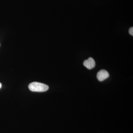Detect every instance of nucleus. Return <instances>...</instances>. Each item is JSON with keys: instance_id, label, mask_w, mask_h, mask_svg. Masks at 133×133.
I'll return each mask as SVG.
<instances>
[{"instance_id": "nucleus-1", "label": "nucleus", "mask_w": 133, "mask_h": 133, "mask_svg": "<svg viewBox=\"0 0 133 133\" xmlns=\"http://www.w3.org/2000/svg\"><path fill=\"white\" fill-rule=\"evenodd\" d=\"M28 87L30 91L37 92H43L48 91L49 89V86L47 85L36 82L30 83Z\"/></svg>"}, {"instance_id": "nucleus-2", "label": "nucleus", "mask_w": 133, "mask_h": 133, "mask_svg": "<svg viewBox=\"0 0 133 133\" xmlns=\"http://www.w3.org/2000/svg\"><path fill=\"white\" fill-rule=\"evenodd\" d=\"M97 77L99 81H102L109 77V74L105 70H101L98 72Z\"/></svg>"}, {"instance_id": "nucleus-3", "label": "nucleus", "mask_w": 133, "mask_h": 133, "mask_svg": "<svg viewBox=\"0 0 133 133\" xmlns=\"http://www.w3.org/2000/svg\"><path fill=\"white\" fill-rule=\"evenodd\" d=\"M84 66L87 69L91 70L94 68L95 66V62L94 59L92 57H90L86 59L83 63Z\"/></svg>"}, {"instance_id": "nucleus-4", "label": "nucleus", "mask_w": 133, "mask_h": 133, "mask_svg": "<svg viewBox=\"0 0 133 133\" xmlns=\"http://www.w3.org/2000/svg\"><path fill=\"white\" fill-rule=\"evenodd\" d=\"M129 32L131 35L133 36V27H131L129 29Z\"/></svg>"}, {"instance_id": "nucleus-5", "label": "nucleus", "mask_w": 133, "mask_h": 133, "mask_svg": "<svg viewBox=\"0 0 133 133\" xmlns=\"http://www.w3.org/2000/svg\"><path fill=\"white\" fill-rule=\"evenodd\" d=\"M2 84H1V83H0V88H1V87H2Z\"/></svg>"}]
</instances>
